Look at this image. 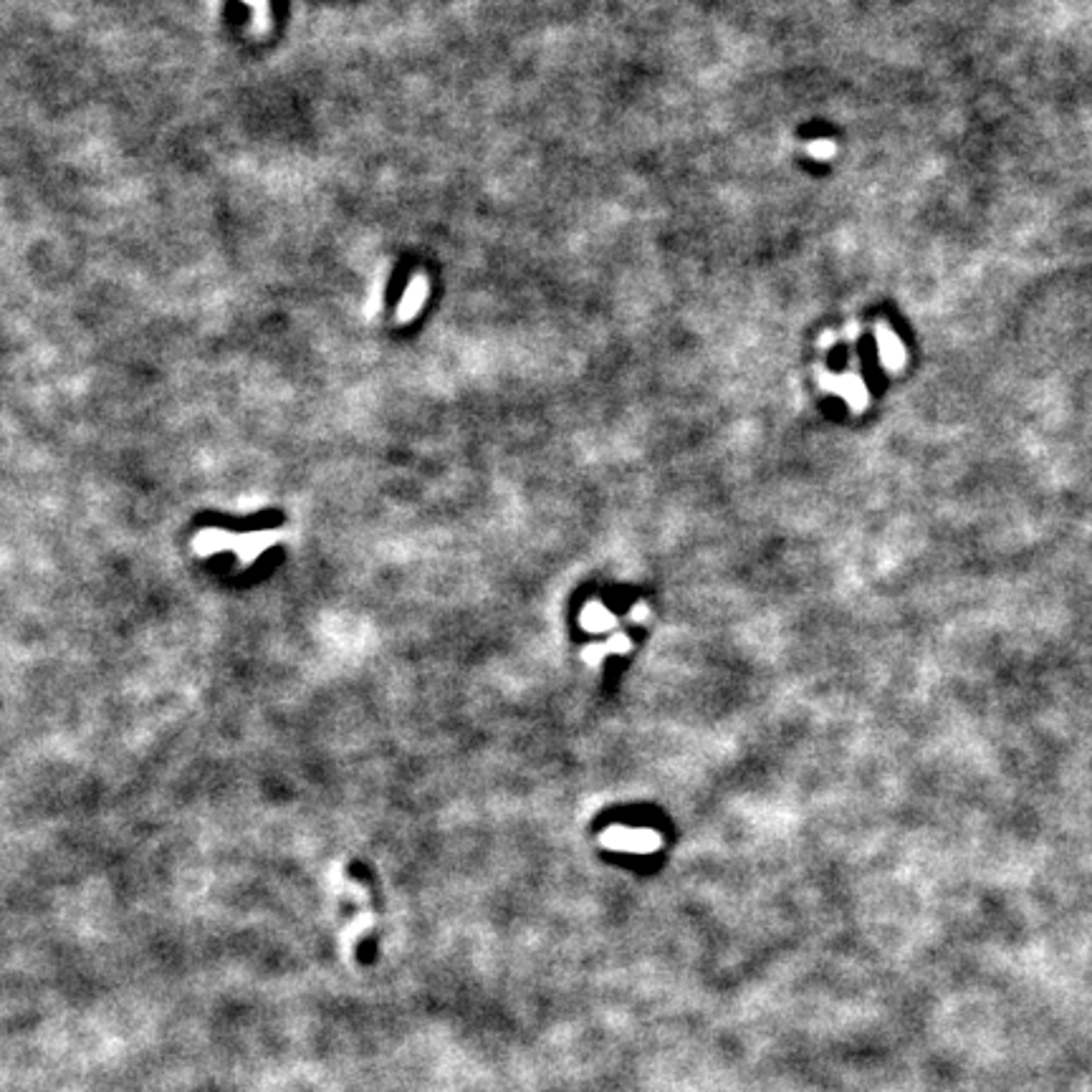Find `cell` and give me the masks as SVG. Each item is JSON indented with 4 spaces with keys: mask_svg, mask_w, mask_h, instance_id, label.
<instances>
[{
    "mask_svg": "<svg viewBox=\"0 0 1092 1092\" xmlns=\"http://www.w3.org/2000/svg\"><path fill=\"white\" fill-rule=\"evenodd\" d=\"M608 652H609L608 645H594V648H587L585 650V660H589V663H600Z\"/></svg>",
    "mask_w": 1092,
    "mask_h": 1092,
    "instance_id": "cell-7",
    "label": "cell"
},
{
    "mask_svg": "<svg viewBox=\"0 0 1092 1092\" xmlns=\"http://www.w3.org/2000/svg\"><path fill=\"white\" fill-rule=\"evenodd\" d=\"M582 623H585L587 629H592V632H605V629L615 628V617H612V612H608V608H602V605L592 602V605L585 609Z\"/></svg>",
    "mask_w": 1092,
    "mask_h": 1092,
    "instance_id": "cell-5",
    "label": "cell"
},
{
    "mask_svg": "<svg viewBox=\"0 0 1092 1092\" xmlns=\"http://www.w3.org/2000/svg\"><path fill=\"white\" fill-rule=\"evenodd\" d=\"M629 617H632L635 623H643V620H648V617H650V609H648V605H643V602H640V605H635V609H632V615Z\"/></svg>",
    "mask_w": 1092,
    "mask_h": 1092,
    "instance_id": "cell-10",
    "label": "cell"
},
{
    "mask_svg": "<svg viewBox=\"0 0 1092 1092\" xmlns=\"http://www.w3.org/2000/svg\"><path fill=\"white\" fill-rule=\"evenodd\" d=\"M810 155H814L817 159H827L833 157L834 155V145L830 142V139H817V142H812L810 145Z\"/></svg>",
    "mask_w": 1092,
    "mask_h": 1092,
    "instance_id": "cell-6",
    "label": "cell"
},
{
    "mask_svg": "<svg viewBox=\"0 0 1092 1092\" xmlns=\"http://www.w3.org/2000/svg\"><path fill=\"white\" fill-rule=\"evenodd\" d=\"M602 842L612 850H623V853H637L648 855L655 853L660 847L658 833H652L648 827H612L605 833Z\"/></svg>",
    "mask_w": 1092,
    "mask_h": 1092,
    "instance_id": "cell-1",
    "label": "cell"
},
{
    "mask_svg": "<svg viewBox=\"0 0 1092 1092\" xmlns=\"http://www.w3.org/2000/svg\"><path fill=\"white\" fill-rule=\"evenodd\" d=\"M827 387H833L834 392H839V395L850 402L853 410H862V407L868 405L870 400L868 387L862 384L860 377H837V380H830Z\"/></svg>",
    "mask_w": 1092,
    "mask_h": 1092,
    "instance_id": "cell-2",
    "label": "cell"
},
{
    "mask_svg": "<svg viewBox=\"0 0 1092 1092\" xmlns=\"http://www.w3.org/2000/svg\"><path fill=\"white\" fill-rule=\"evenodd\" d=\"M877 352H880V360H883V364L888 369L903 367L905 349L903 344H900V340L890 332L888 326H880V329H877Z\"/></svg>",
    "mask_w": 1092,
    "mask_h": 1092,
    "instance_id": "cell-4",
    "label": "cell"
},
{
    "mask_svg": "<svg viewBox=\"0 0 1092 1092\" xmlns=\"http://www.w3.org/2000/svg\"><path fill=\"white\" fill-rule=\"evenodd\" d=\"M248 3H251V6H254L256 10H258V15H256V18H258V26H260V23L266 26V18H268V0H248Z\"/></svg>",
    "mask_w": 1092,
    "mask_h": 1092,
    "instance_id": "cell-9",
    "label": "cell"
},
{
    "mask_svg": "<svg viewBox=\"0 0 1092 1092\" xmlns=\"http://www.w3.org/2000/svg\"><path fill=\"white\" fill-rule=\"evenodd\" d=\"M427 278L425 276H415L413 283L407 286L405 297H402V301H400L398 306V319L400 321H407V319H413L415 314L422 309V304H425L427 299Z\"/></svg>",
    "mask_w": 1092,
    "mask_h": 1092,
    "instance_id": "cell-3",
    "label": "cell"
},
{
    "mask_svg": "<svg viewBox=\"0 0 1092 1092\" xmlns=\"http://www.w3.org/2000/svg\"><path fill=\"white\" fill-rule=\"evenodd\" d=\"M629 648H632V643H629V637L625 635H615V640L608 643L609 652H629Z\"/></svg>",
    "mask_w": 1092,
    "mask_h": 1092,
    "instance_id": "cell-8",
    "label": "cell"
}]
</instances>
